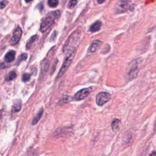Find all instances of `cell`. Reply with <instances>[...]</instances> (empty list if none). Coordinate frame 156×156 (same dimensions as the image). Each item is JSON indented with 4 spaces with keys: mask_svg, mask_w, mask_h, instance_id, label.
<instances>
[{
    "mask_svg": "<svg viewBox=\"0 0 156 156\" xmlns=\"http://www.w3.org/2000/svg\"><path fill=\"white\" fill-rule=\"evenodd\" d=\"M92 90L91 88H84V89H82L80 91L78 92L75 95V99L77 101H80L84 100L85 98L89 93H90Z\"/></svg>",
    "mask_w": 156,
    "mask_h": 156,
    "instance_id": "obj_8",
    "label": "cell"
},
{
    "mask_svg": "<svg viewBox=\"0 0 156 156\" xmlns=\"http://www.w3.org/2000/svg\"><path fill=\"white\" fill-rule=\"evenodd\" d=\"M132 7H134V4L130 1H118L115 4V12L116 14L124 13L128 10H133Z\"/></svg>",
    "mask_w": 156,
    "mask_h": 156,
    "instance_id": "obj_2",
    "label": "cell"
},
{
    "mask_svg": "<svg viewBox=\"0 0 156 156\" xmlns=\"http://www.w3.org/2000/svg\"><path fill=\"white\" fill-rule=\"evenodd\" d=\"M71 100V97L69 96H64L63 98H62V101H61V102H62L61 104H63V103H67V102H70Z\"/></svg>",
    "mask_w": 156,
    "mask_h": 156,
    "instance_id": "obj_19",
    "label": "cell"
},
{
    "mask_svg": "<svg viewBox=\"0 0 156 156\" xmlns=\"http://www.w3.org/2000/svg\"><path fill=\"white\" fill-rule=\"evenodd\" d=\"M111 98V95L107 92H100L96 95V102L100 106H101L107 102Z\"/></svg>",
    "mask_w": 156,
    "mask_h": 156,
    "instance_id": "obj_5",
    "label": "cell"
},
{
    "mask_svg": "<svg viewBox=\"0 0 156 156\" xmlns=\"http://www.w3.org/2000/svg\"><path fill=\"white\" fill-rule=\"evenodd\" d=\"M15 52L13 50H11L7 52L6 56H4V60L6 61L7 63H10V62H13L15 60Z\"/></svg>",
    "mask_w": 156,
    "mask_h": 156,
    "instance_id": "obj_10",
    "label": "cell"
},
{
    "mask_svg": "<svg viewBox=\"0 0 156 156\" xmlns=\"http://www.w3.org/2000/svg\"><path fill=\"white\" fill-rule=\"evenodd\" d=\"M37 35H36L33 36L32 37H31V39L29 40V41L26 43V50L31 49V48L32 47L34 43V42L36 41V40H37Z\"/></svg>",
    "mask_w": 156,
    "mask_h": 156,
    "instance_id": "obj_12",
    "label": "cell"
},
{
    "mask_svg": "<svg viewBox=\"0 0 156 156\" xmlns=\"http://www.w3.org/2000/svg\"><path fill=\"white\" fill-rule=\"evenodd\" d=\"M16 77H17V74L15 73V71H11V72L9 73V74L6 77V81H12V79H14Z\"/></svg>",
    "mask_w": 156,
    "mask_h": 156,
    "instance_id": "obj_15",
    "label": "cell"
},
{
    "mask_svg": "<svg viewBox=\"0 0 156 156\" xmlns=\"http://www.w3.org/2000/svg\"><path fill=\"white\" fill-rule=\"evenodd\" d=\"M31 75L28 73H24L23 75L22 80L23 82H28L29 81Z\"/></svg>",
    "mask_w": 156,
    "mask_h": 156,
    "instance_id": "obj_18",
    "label": "cell"
},
{
    "mask_svg": "<svg viewBox=\"0 0 156 156\" xmlns=\"http://www.w3.org/2000/svg\"><path fill=\"white\" fill-rule=\"evenodd\" d=\"M119 124H120V121L119 119H115L112 123V128L114 131H117L119 128Z\"/></svg>",
    "mask_w": 156,
    "mask_h": 156,
    "instance_id": "obj_14",
    "label": "cell"
},
{
    "mask_svg": "<svg viewBox=\"0 0 156 156\" xmlns=\"http://www.w3.org/2000/svg\"><path fill=\"white\" fill-rule=\"evenodd\" d=\"M81 33L78 31H75L74 33L71 34L69 39H67L63 47V51L64 53L66 54L69 53L70 54L75 51L76 48L79 45L81 41Z\"/></svg>",
    "mask_w": 156,
    "mask_h": 156,
    "instance_id": "obj_1",
    "label": "cell"
},
{
    "mask_svg": "<svg viewBox=\"0 0 156 156\" xmlns=\"http://www.w3.org/2000/svg\"><path fill=\"white\" fill-rule=\"evenodd\" d=\"M7 3V1H3L0 2V9H3L6 7Z\"/></svg>",
    "mask_w": 156,
    "mask_h": 156,
    "instance_id": "obj_22",
    "label": "cell"
},
{
    "mask_svg": "<svg viewBox=\"0 0 156 156\" xmlns=\"http://www.w3.org/2000/svg\"><path fill=\"white\" fill-rule=\"evenodd\" d=\"M1 117H2V112L1 111H0V119L1 118Z\"/></svg>",
    "mask_w": 156,
    "mask_h": 156,
    "instance_id": "obj_24",
    "label": "cell"
},
{
    "mask_svg": "<svg viewBox=\"0 0 156 156\" xmlns=\"http://www.w3.org/2000/svg\"><path fill=\"white\" fill-rule=\"evenodd\" d=\"M77 3V1H69V3L68 4V7L69 9L74 8Z\"/></svg>",
    "mask_w": 156,
    "mask_h": 156,
    "instance_id": "obj_20",
    "label": "cell"
},
{
    "mask_svg": "<svg viewBox=\"0 0 156 156\" xmlns=\"http://www.w3.org/2000/svg\"><path fill=\"white\" fill-rule=\"evenodd\" d=\"M128 72H127V77L129 80H132L136 77L139 71V66L137 60H135L132 61L131 64L129 65L128 68Z\"/></svg>",
    "mask_w": 156,
    "mask_h": 156,
    "instance_id": "obj_3",
    "label": "cell"
},
{
    "mask_svg": "<svg viewBox=\"0 0 156 156\" xmlns=\"http://www.w3.org/2000/svg\"><path fill=\"white\" fill-rule=\"evenodd\" d=\"M43 113V109L41 108L40 109V110L39 111V112L37 113V115H36L34 117V118L33 119V125H35V124H37L38 123V121L40 120V119L41 118V116H42Z\"/></svg>",
    "mask_w": 156,
    "mask_h": 156,
    "instance_id": "obj_13",
    "label": "cell"
},
{
    "mask_svg": "<svg viewBox=\"0 0 156 156\" xmlns=\"http://www.w3.org/2000/svg\"><path fill=\"white\" fill-rule=\"evenodd\" d=\"M27 58H28V55L26 54V53L22 54V55H20V56L19 57V62L26 60ZM19 62H18V63H19Z\"/></svg>",
    "mask_w": 156,
    "mask_h": 156,
    "instance_id": "obj_21",
    "label": "cell"
},
{
    "mask_svg": "<svg viewBox=\"0 0 156 156\" xmlns=\"http://www.w3.org/2000/svg\"><path fill=\"white\" fill-rule=\"evenodd\" d=\"M22 35V30L21 28L18 27L15 30L12 37L10 40V44L11 45H16L20 41Z\"/></svg>",
    "mask_w": 156,
    "mask_h": 156,
    "instance_id": "obj_7",
    "label": "cell"
},
{
    "mask_svg": "<svg viewBox=\"0 0 156 156\" xmlns=\"http://www.w3.org/2000/svg\"><path fill=\"white\" fill-rule=\"evenodd\" d=\"M53 16H54V17L55 18H58L60 17V11L59 10H57V11H55L53 13Z\"/></svg>",
    "mask_w": 156,
    "mask_h": 156,
    "instance_id": "obj_23",
    "label": "cell"
},
{
    "mask_svg": "<svg viewBox=\"0 0 156 156\" xmlns=\"http://www.w3.org/2000/svg\"><path fill=\"white\" fill-rule=\"evenodd\" d=\"M102 26V23L100 21H97L95 23H93L90 28V31L92 33H95L101 29Z\"/></svg>",
    "mask_w": 156,
    "mask_h": 156,
    "instance_id": "obj_11",
    "label": "cell"
},
{
    "mask_svg": "<svg viewBox=\"0 0 156 156\" xmlns=\"http://www.w3.org/2000/svg\"><path fill=\"white\" fill-rule=\"evenodd\" d=\"M48 5L51 7H56L58 5L59 1L58 0H50L48 2Z\"/></svg>",
    "mask_w": 156,
    "mask_h": 156,
    "instance_id": "obj_16",
    "label": "cell"
},
{
    "mask_svg": "<svg viewBox=\"0 0 156 156\" xmlns=\"http://www.w3.org/2000/svg\"><path fill=\"white\" fill-rule=\"evenodd\" d=\"M104 1H98V3H100V4H101V3H104Z\"/></svg>",
    "mask_w": 156,
    "mask_h": 156,
    "instance_id": "obj_25",
    "label": "cell"
},
{
    "mask_svg": "<svg viewBox=\"0 0 156 156\" xmlns=\"http://www.w3.org/2000/svg\"><path fill=\"white\" fill-rule=\"evenodd\" d=\"M21 108H22L21 104H15V105L13 106V111L15 112H18L19 111H20Z\"/></svg>",
    "mask_w": 156,
    "mask_h": 156,
    "instance_id": "obj_17",
    "label": "cell"
},
{
    "mask_svg": "<svg viewBox=\"0 0 156 156\" xmlns=\"http://www.w3.org/2000/svg\"><path fill=\"white\" fill-rule=\"evenodd\" d=\"M54 23V20L51 17H46L45 18L43 22L41 23L40 24V31L41 33H45L48 29H49Z\"/></svg>",
    "mask_w": 156,
    "mask_h": 156,
    "instance_id": "obj_6",
    "label": "cell"
},
{
    "mask_svg": "<svg viewBox=\"0 0 156 156\" xmlns=\"http://www.w3.org/2000/svg\"><path fill=\"white\" fill-rule=\"evenodd\" d=\"M102 41L100 40H94L92 41V43H91L89 48H88V53H95L96 51L98 50V49L101 47V46L102 45Z\"/></svg>",
    "mask_w": 156,
    "mask_h": 156,
    "instance_id": "obj_9",
    "label": "cell"
},
{
    "mask_svg": "<svg viewBox=\"0 0 156 156\" xmlns=\"http://www.w3.org/2000/svg\"><path fill=\"white\" fill-rule=\"evenodd\" d=\"M75 54H76V50L74 51L73 52V53H71L70 55H69L68 57H67L66 59L64 62L63 65H62V66L61 67V69L60 70V71L59 72L58 77H57L58 79H59V78H60V77H62V76H63L64 75L65 73V71L67 70H68L70 65L71 64L73 60V58H74V57L75 56Z\"/></svg>",
    "mask_w": 156,
    "mask_h": 156,
    "instance_id": "obj_4",
    "label": "cell"
}]
</instances>
